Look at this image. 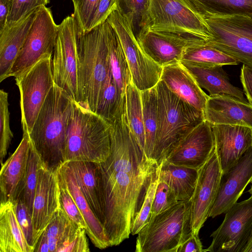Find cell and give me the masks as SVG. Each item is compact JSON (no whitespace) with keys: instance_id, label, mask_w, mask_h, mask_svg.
<instances>
[{"instance_id":"13","label":"cell","mask_w":252,"mask_h":252,"mask_svg":"<svg viewBox=\"0 0 252 252\" xmlns=\"http://www.w3.org/2000/svg\"><path fill=\"white\" fill-rule=\"evenodd\" d=\"M252 232V195L235 203L211 235V245L203 252H242Z\"/></svg>"},{"instance_id":"39","label":"cell","mask_w":252,"mask_h":252,"mask_svg":"<svg viewBox=\"0 0 252 252\" xmlns=\"http://www.w3.org/2000/svg\"><path fill=\"white\" fill-rule=\"evenodd\" d=\"M57 175L61 208L72 221L86 230L87 226L84 217L58 171Z\"/></svg>"},{"instance_id":"43","label":"cell","mask_w":252,"mask_h":252,"mask_svg":"<svg viewBox=\"0 0 252 252\" xmlns=\"http://www.w3.org/2000/svg\"><path fill=\"white\" fill-rule=\"evenodd\" d=\"M178 201L169 186L158 179L150 218L166 210Z\"/></svg>"},{"instance_id":"50","label":"cell","mask_w":252,"mask_h":252,"mask_svg":"<svg viewBox=\"0 0 252 252\" xmlns=\"http://www.w3.org/2000/svg\"><path fill=\"white\" fill-rule=\"evenodd\" d=\"M49 252V246L44 232L40 235L34 248V252Z\"/></svg>"},{"instance_id":"17","label":"cell","mask_w":252,"mask_h":252,"mask_svg":"<svg viewBox=\"0 0 252 252\" xmlns=\"http://www.w3.org/2000/svg\"><path fill=\"white\" fill-rule=\"evenodd\" d=\"M252 182V146L238 162L222 173L217 194L209 217L225 213L241 196L246 187Z\"/></svg>"},{"instance_id":"38","label":"cell","mask_w":252,"mask_h":252,"mask_svg":"<svg viewBox=\"0 0 252 252\" xmlns=\"http://www.w3.org/2000/svg\"><path fill=\"white\" fill-rule=\"evenodd\" d=\"M8 94L0 91V161L1 165L13 137L9 125Z\"/></svg>"},{"instance_id":"31","label":"cell","mask_w":252,"mask_h":252,"mask_svg":"<svg viewBox=\"0 0 252 252\" xmlns=\"http://www.w3.org/2000/svg\"><path fill=\"white\" fill-rule=\"evenodd\" d=\"M126 112V94L120 92L110 68L100 91L95 113L111 124Z\"/></svg>"},{"instance_id":"19","label":"cell","mask_w":252,"mask_h":252,"mask_svg":"<svg viewBox=\"0 0 252 252\" xmlns=\"http://www.w3.org/2000/svg\"><path fill=\"white\" fill-rule=\"evenodd\" d=\"M212 128L215 148L223 173L252 146V128L231 125H213Z\"/></svg>"},{"instance_id":"34","label":"cell","mask_w":252,"mask_h":252,"mask_svg":"<svg viewBox=\"0 0 252 252\" xmlns=\"http://www.w3.org/2000/svg\"><path fill=\"white\" fill-rule=\"evenodd\" d=\"M150 0H117L116 9L125 17L136 38L150 26Z\"/></svg>"},{"instance_id":"29","label":"cell","mask_w":252,"mask_h":252,"mask_svg":"<svg viewBox=\"0 0 252 252\" xmlns=\"http://www.w3.org/2000/svg\"><path fill=\"white\" fill-rule=\"evenodd\" d=\"M105 31L110 70L120 92L125 95L126 86L132 81L128 63L116 32L106 21Z\"/></svg>"},{"instance_id":"16","label":"cell","mask_w":252,"mask_h":252,"mask_svg":"<svg viewBox=\"0 0 252 252\" xmlns=\"http://www.w3.org/2000/svg\"><path fill=\"white\" fill-rule=\"evenodd\" d=\"M214 148L212 125L204 120L181 141L164 160L198 170L207 161Z\"/></svg>"},{"instance_id":"49","label":"cell","mask_w":252,"mask_h":252,"mask_svg":"<svg viewBox=\"0 0 252 252\" xmlns=\"http://www.w3.org/2000/svg\"><path fill=\"white\" fill-rule=\"evenodd\" d=\"M13 3V0H0V31L6 26Z\"/></svg>"},{"instance_id":"14","label":"cell","mask_w":252,"mask_h":252,"mask_svg":"<svg viewBox=\"0 0 252 252\" xmlns=\"http://www.w3.org/2000/svg\"><path fill=\"white\" fill-rule=\"evenodd\" d=\"M198 171L197 182L190 198L191 224L193 233L196 234H199L209 218L222 174L215 148L209 159Z\"/></svg>"},{"instance_id":"8","label":"cell","mask_w":252,"mask_h":252,"mask_svg":"<svg viewBox=\"0 0 252 252\" xmlns=\"http://www.w3.org/2000/svg\"><path fill=\"white\" fill-rule=\"evenodd\" d=\"M14 77L20 94L23 133L29 134L54 84L52 55L43 57Z\"/></svg>"},{"instance_id":"35","label":"cell","mask_w":252,"mask_h":252,"mask_svg":"<svg viewBox=\"0 0 252 252\" xmlns=\"http://www.w3.org/2000/svg\"><path fill=\"white\" fill-rule=\"evenodd\" d=\"M125 94L126 116L130 128L144 151L145 135L140 91L131 81L126 86Z\"/></svg>"},{"instance_id":"15","label":"cell","mask_w":252,"mask_h":252,"mask_svg":"<svg viewBox=\"0 0 252 252\" xmlns=\"http://www.w3.org/2000/svg\"><path fill=\"white\" fill-rule=\"evenodd\" d=\"M136 39L143 51L162 67L180 62L187 47L206 41L193 36L149 29Z\"/></svg>"},{"instance_id":"44","label":"cell","mask_w":252,"mask_h":252,"mask_svg":"<svg viewBox=\"0 0 252 252\" xmlns=\"http://www.w3.org/2000/svg\"><path fill=\"white\" fill-rule=\"evenodd\" d=\"M13 203L17 219L25 238L29 246L34 250L36 241L34 237L32 215L21 199H18Z\"/></svg>"},{"instance_id":"2","label":"cell","mask_w":252,"mask_h":252,"mask_svg":"<svg viewBox=\"0 0 252 252\" xmlns=\"http://www.w3.org/2000/svg\"><path fill=\"white\" fill-rule=\"evenodd\" d=\"M71 101L54 82L29 134L41 163L50 170H58L65 162L66 126Z\"/></svg>"},{"instance_id":"24","label":"cell","mask_w":252,"mask_h":252,"mask_svg":"<svg viewBox=\"0 0 252 252\" xmlns=\"http://www.w3.org/2000/svg\"><path fill=\"white\" fill-rule=\"evenodd\" d=\"M65 162L72 170L80 189L90 208L104 226V200L96 162L87 161Z\"/></svg>"},{"instance_id":"5","label":"cell","mask_w":252,"mask_h":252,"mask_svg":"<svg viewBox=\"0 0 252 252\" xmlns=\"http://www.w3.org/2000/svg\"><path fill=\"white\" fill-rule=\"evenodd\" d=\"M156 87L158 126L154 160L158 166L181 141L205 118L203 112L178 97L161 80Z\"/></svg>"},{"instance_id":"30","label":"cell","mask_w":252,"mask_h":252,"mask_svg":"<svg viewBox=\"0 0 252 252\" xmlns=\"http://www.w3.org/2000/svg\"><path fill=\"white\" fill-rule=\"evenodd\" d=\"M203 19L242 15L252 17V0H184Z\"/></svg>"},{"instance_id":"18","label":"cell","mask_w":252,"mask_h":252,"mask_svg":"<svg viewBox=\"0 0 252 252\" xmlns=\"http://www.w3.org/2000/svg\"><path fill=\"white\" fill-rule=\"evenodd\" d=\"M57 172L58 170L48 169L40 161L37 170V183L32 215L36 243L60 208Z\"/></svg>"},{"instance_id":"41","label":"cell","mask_w":252,"mask_h":252,"mask_svg":"<svg viewBox=\"0 0 252 252\" xmlns=\"http://www.w3.org/2000/svg\"><path fill=\"white\" fill-rule=\"evenodd\" d=\"M84 228L74 224L57 252H88L90 249Z\"/></svg>"},{"instance_id":"23","label":"cell","mask_w":252,"mask_h":252,"mask_svg":"<svg viewBox=\"0 0 252 252\" xmlns=\"http://www.w3.org/2000/svg\"><path fill=\"white\" fill-rule=\"evenodd\" d=\"M36 9L0 31V81L6 79L22 49L35 16Z\"/></svg>"},{"instance_id":"33","label":"cell","mask_w":252,"mask_h":252,"mask_svg":"<svg viewBox=\"0 0 252 252\" xmlns=\"http://www.w3.org/2000/svg\"><path fill=\"white\" fill-rule=\"evenodd\" d=\"M181 61L208 66L237 65L239 63L233 58L209 45L207 41L187 47L183 52Z\"/></svg>"},{"instance_id":"26","label":"cell","mask_w":252,"mask_h":252,"mask_svg":"<svg viewBox=\"0 0 252 252\" xmlns=\"http://www.w3.org/2000/svg\"><path fill=\"white\" fill-rule=\"evenodd\" d=\"M72 195L87 224V235L93 244L100 249L110 247L103 225L95 216L78 185L75 176L66 162L58 170Z\"/></svg>"},{"instance_id":"45","label":"cell","mask_w":252,"mask_h":252,"mask_svg":"<svg viewBox=\"0 0 252 252\" xmlns=\"http://www.w3.org/2000/svg\"><path fill=\"white\" fill-rule=\"evenodd\" d=\"M49 2L50 0H13L6 25L18 22L33 10Z\"/></svg>"},{"instance_id":"9","label":"cell","mask_w":252,"mask_h":252,"mask_svg":"<svg viewBox=\"0 0 252 252\" xmlns=\"http://www.w3.org/2000/svg\"><path fill=\"white\" fill-rule=\"evenodd\" d=\"M149 16L150 30L212 38L204 20L184 0H150Z\"/></svg>"},{"instance_id":"36","label":"cell","mask_w":252,"mask_h":252,"mask_svg":"<svg viewBox=\"0 0 252 252\" xmlns=\"http://www.w3.org/2000/svg\"><path fill=\"white\" fill-rule=\"evenodd\" d=\"M74 223L60 207L43 232L48 242L49 252H57Z\"/></svg>"},{"instance_id":"37","label":"cell","mask_w":252,"mask_h":252,"mask_svg":"<svg viewBox=\"0 0 252 252\" xmlns=\"http://www.w3.org/2000/svg\"><path fill=\"white\" fill-rule=\"evenodd\" d=\"M40 162V158L31 144L29 153L24 188L19 199H21L24 202L32 215L37 183V170Z\"/></svg>"},{"instance_id":"42","label":"cell","mask_w":252,"mask_h":252,"mask_svg":"<svg viewBox=\"0 0 252 252\" xmlns=\"http://www.w3.org/2000/svg\"><path fill=\"white\" fill-rule=\"evenodd\" d=\"M158 182V176L151 182L142 205L140 210L136 215L131 228V234H137L139 231L148 222L154 196Z\"/></svg>"},{"instance_id":"32","label":"cell","mask_w":252,"mask_h":252,"mask_svg":"<svg viewBox=\"0 0 252 252\" xmlns=\"http://www.w3.org/2000/svg\"><path fill=\"white\" fill-rule=\"evenodd\" d=\"M145 135L144 152L154 160V150L158 126V97L156 86L140 91Z\"/></svg>"},{"instance_id":"11","label":"cell","mask_w":252,"mask_h":252,"mask_svg":"<svg viewBox=\"0 0 252 252\" xmlns=\"http://www.w3.org/2000/svg\"><path fill=\"white\" fill-rule=\"evenodd\" d=\"M77 26L72 15L58 25L52 71L55 83L78 102Z\"/></svg>"},{"instance_id":"20","label":"cell","mask_w":252,"mask_h":252,"mask_svg":"<svg viewBox=\"0 0 252 252\" xmlns=\"http://www.w3.org/2000/svg\"><path fill=\"white\" fill-rule=\"evenodd\" d=\"M31 145L29 134L23 133L22 139L17 148L1 165L0 202H13L21 198Z\"/></svg>"},{"instance_id":"22","label":"cell","mask_w":252,"mask_h":252,"mask_svg":"<svg viewBox=\"0 0 252 252\" xmlns=\"http://www.w3.org/2000/svg\"><path fill=\"white\" fill-rule=\"evenodd\" d=\"M160 80L178 97L204 113L209 96L180 62L163 67Z\"/></svg>"},{"instance_id":"10","label":"cell","mask_w":252,"mask_h":252,"mask_svg":"<svg viewBox=\"0 0 252 252\" xmlns=\"http://www.w3.org/2000/svg\"><path fill=\"white\" fill-rule=\"evenodd\" d=\"M106 21L119 37L134 85L140 91L156 86L160 80L163 67L152 60L141 49L126 18L115 9Z\"/></svg>"},{"instance_id":"28","label":"cell","mask_w":252,"mask_h":252,"mask_svg":"<svg viewBox=\"0 0 252 252\" xmlns=\"http://www.w3.org/2000/svg\"><path fill=\"white\" fill-rule=\"evenodd\" d=\"M158 179L169 186L178 201L191 198L198 178L197 169L164 160L158 167Z\"/></svg>"},{"instance_id":"3","label":"cell","mask_w":252,"mask_h":252,"mask_svg":"<svg viewBox=\"0 0 252 252\" xmlns=\"http://www.w3.org/2000/svg\"><path fill=\"white\" fill-rule=\"evenodd\" d=\"M111 124L72 99L65 142V161H105L111 151Z\"/></svg>"},{"instance_id":"25","label":"cell","mask_w":252,"mask_h":252,"mask_svg":"<svg viewBox=\"0 0 252 252\" xmlns=\"http://www.w3.org/2000/svg\"><path fill=\"white\" fill-rule=\"evenodd\" d=\"M195 79L200 87L209 93V96L225 94L247 101L244 92L230 83L227 73L221 65H203L180 61Z\"/></svg>"},{"instance_id":"6","label":"cell","mask_w":252,"mask_h":252,"mask_svg":"<svg viewBox=\"0 0 252 252\" xmlns=\"http://www.w3.org/2000/svg\"><path fill=\"white\" fill-rule=\"evenodd\" d=\"M193 233L191 200L179 201L150 218L136 238V252H176Z\"/></svg>"},{"instance_id":"48","label":"cell","mask_w":252,"mask_h":252,"mask_svg":"<svg viewBox=\"0 0 252 252\" xmlns=\"http://www.w3.org/2000/svg\"><path fill=\"white\" fill-rule=\"evenodd\" d=\"M176 252H203L198 234L192 233L178 247Z\"/></svg>"},{"instance_id":"7","label":"cell","mask_w":252,"mask_h":252,"mask_svg":"<svg viewBox=\"0 0 252 252\" xmlns=\"http://www.w3.org/2000/svg\"><path fill=\"white\" fill-rule=\"evenodd\" d=\"M203 19L212 35L208 43L252 68V17L234 15Z\"/></svg>"},{"instance_id":"21","label":"cell","mask_w":252,"mask_h":252,"mask_svg":"<svg viewBox=\"0 0 252 252\" xmlns=\"http://www.w3.org/2000/svg\"><path fill=\"white\" fill-rule=\"evenodd\" d=\"M204 114L205 120L211 125H239L252 128V105L230 95L209 96Z\"/></svg>"},{"instance_id":"12","label":"cell","mask_w":252,"mask_h":252,"mask_svg":"<svg viewBox=\"0 0 252 252\" xmlns=\"http://www.w3.org/2000/svg\"><path fill=\"white\" fill-rule=\"evenodd\" d=\"M58 31L51 9L45 5L38 7L25 43L6 78L14 77L44 56L53 55Z\"/></svg>"},{"instance_id":"1","label":"cell","mask_w":252,"mask_h":252,"mask_svg":"<svg viewBox=\"0 0 252 252\" xmlns=\"http://www.w3.org/2000/svg\"><path fill=\"white\" fill-rule=\"evenodd\" d=\"M111 124L110 155L96 163L104 200V228L110 247L129 238L148 189L158 175V166L139 145L126 112Z\"/></svg>"},{"instance_id":"46","label":"cell","mask_w":252,"mask_h":252,"mask_svg":"<svg viewBox=\"0 0 252 252\" xmlns=\"http://www.w3.org/2000/svg\"><path fill=\"white\" fill-rule=\"evenodd\" d=\"M117 0H99L94 16L92 29L105 22L116 9Z\"/></svg>"},{"instance_id":"51","label":"cell","mask_w":252,"mask_h":252,"mask_svg":"<svg viewBox=\"0 0 252 252\" xmlns=\"http://www.w3.org/2000/svg\"><path fill=\"white\" fill-rule=\"evenodd\" d=\"M242 252H252V232L250 239Z\"/></svg>"},{"instance_id":"47","label":"cell","mask_w":252,"mask_h":252,"mask_svg":"<svg viewBox=\"0 0 252 252\" xmlns=\"http://www.w3.org/2000/svg\"><path fill=\"white\" fill-rule=\"evenodd\" d=\"M240 79L249 103L252 105V68L243 64L241 69Z\"/></svg>"},{"instance_id":"27","label":"cell","mask_w":252,"mask_h":252,"mask_svg":"<svg viewBox=\"0 0 252 252\" xmlns=\"http://www.w3.org/2000/svg\"><path fill=\"white\" fill-rule=\"evenodd\" d=\"M19 223L12 202H0V252H33Z\"/></svg>"},{"instance_id":"40","label":"cell","mask_w":252,"mask_h":252,"mask_svg":"<svg viewBox=\"0 0 252 252\" xmlns=\"http://www.w3.org/2000/svg\"><path fill=\"white\" fill-rule=\"evenodd\" d=\"M99 0H72L75 18L79 29L83 32L92 29L93 22Z\"/></svg>"},{"instance_id":"52","label":"cell","mask_w":252,"mask_h":252,"mask_svg":"<svg viewBox=\"0 0 252 252\" xmlns=\"http://www.w3.org/2000/svg\"><path fill=\"white\" fill-rule=\"evenodd\" d=\"M248 192L251 194L252 195V185L251 186V188L250 189L248 190Z\"/></svg>"},{"instance_id":"4","label":"cell","mask_w":252,"mask_h":252,"mask_svg":"<svg viewBox=\"0 0 252 252\" xmlns=\"http://www.w3.org/2000/svg\"><path fill=\"white\" fill-rule=\"evenodd\" d=\"M76 37L78 103L95 112L110 69L105 22L86 32L77 25Z\"/></svg>"}]
</instances>
